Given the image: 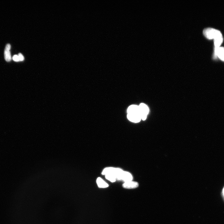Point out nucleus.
I'll use <instances>...</instances> for the list:
<instances>
[{
  "label": "nucleus",
  "instance_id": "obj_1",
  "mask_svg": "<svg viewBox=\"0 0 224 224\" xmlns=\"http://www.w3.org/2000/svg\"><path fill=\"white\" fill-rule=\"evenodd\" d=\"M127 117L130 121L134 123H138L141 120L139 106L136 105H130L128 108Z\"/></svg>",
  "mask_w": 224,
  "mask_h": 224
},
{
  "label": "nucleus",
  "instance_id": "obj_2",
  "mask_svg": "<svg viewBox=\"0 0 224 224\" xmlns=\"http://www.w3.org/2000/svg\"><path fill=\"white\" fill-rule=\"evenodd\" d=\"M203 34L209 40L214 39L222 36L220 31L211 28H205L203 31Z\"/></svg>",
  "mask_w": 224,
  "mask_h": 224
},
{
  "label": "nucleus",
  "instance_id": "obj_3",
  "mask_svg": "<svg viewBox=\"0 0 224 224\" xmlns=\"http://www.w3.org/2000/svg\"><path fill=\"white\" fill-rule=\"evenodd\" d=\"M123 171L119 168L113 167H108L104 169L103 171L102 174L105 175L107 174H111L114 175L116 177V180H120V176Z\"/></svg>",
  "mask_w": 224,
  "mask_h": 224
},
{
  "label": "nucleus",
  "instance_id": "obj_4",
  "mask_svg": "<svg viewBox=\"0 0 224 224\" xmlns=\"http://www.w3.org/2000/svg\"><path fill=\"white\" fill-rule=\"evenodd\" d=\"M138 106H139L141 119L145 121L146 119L148 114L149 112V108L147 105L143 103H141Z\"/></svg>",
  "mask_w": 224,
  "mask_h": 224
},
{
  "label": "nucleus",
  "instance_id": "obj_5",
  "mask_svg": "<svg viewBox=\"0 0 224 224\" xmlns=\"http://www.w3.org/2000/svg\"><path fill=\"white\" fill-rule=\"evenodd\" d=\"M213 55L214 59H216L217 57L224 62V47H214Z\"/></svg>",
  "mask_w": 224,
  "mask_h": 224
},
{
  "label": "nucleus",
  "instance_id": "obj_6",
  "mask_svg": "<svg viewBox=\"0 0 224 224\" xmlns=\"http://www.w3.org/2000/svg\"><path fill=\"white\" fill-rule=\"evenodd\" d=\"M133 177L132 174L129 172L124 171L122 173L120 177V180H123L125 182L132 181Z\"/></svg>",
  "mask_w": 224,
  "mask_h": 224
},
{
  "label": "nucleus",
  "instance_id": "obj_7",
  "mask_svg": "<svg viewBox=\"0 0 224 224\" xmlns=\"http://www.w3.org/2000/svg\"><path fill=\"white\" fill-rule=\"evenodd\" d=\"M138 183L136 182L130 181L125 182L123 185V188L127 189L137 188L138 186Z\"/></svg>",
  "mask_w": 224,
  "mask_h": 224
},
{
  "label": "nucleus",
  "instance_id": "obj_8",
  "mask_svg": "<svg viewBox=\"0 0 224 224\" xmlns=\"http://www.w3.org/2000/svg\"><path fill=\"white\" fill-rule=\"evenodd\" d=\"M11 48V45L9 44H7L6 46L5 52H4L5 58L7 62H10L12 60L11 53L10 51Z\"/></svg>",
  "mask_w": 224,
  "mask_h": 224
},
{
  "label": "nucleus",
  "instance_id": "obj_9",
  "mask_svg": "<svg viewBox=\"0 0 224 224\" xmlns=\"http://www.w3.org/2000/svg\"><path fill=\"white\" fill-rule=\"evenodd\" d=\"M97 183L98 186L100 188H105L108 187L107 183L105 182L100 177H98L97 179Z\"/></svg>",
  "mask_w": 224,
  "mask_h": 224
},
{
  "label": "nucleus",
  "instance_id": "obj_10",
  "mask_svg": "<svg viewBox=\"0 0 224 224\" xmlns=\"http://www.w3.org/2000/svg\"><path fill=\"white\" fill-rule=\"evenodd\" d=\"M223 38L222 36H220L214 39L215 47H219L221 46L223 41Z\"/></svg>",
  "mask_w": 224,
  "mask_h": 224
},
{
  "label": "nucleus",
  "instance_id": "obj_11",
  "mask_svg": "<svg viewBox=\"0 0 224 224\" xmlns=\"http://www.w3.org/2000/svg\"><path fill=\"white\" fill-rule=\"evenodd\" d=\"M105 177L107 180L111 182H115L116 180V177L114 175L111 174L105 175Z\"/></svg>",
  "mask_w": 224,
  "mask_h": 224
},
{
  "label": "nucleus",
  "instance_id": "obj_12",
  "mask_svg": "<svg viewBox=\"0 0 224 224\" xmlns=\"http://www.w3.org/2000/svg\"><path fill=\"white\" fill-rule=\"evenodd\" d=\"M13 60L16 62H19V59L18 55H15L13 57Z\"/></svg>",
  "mask_w": 224,
  "mask_h": 224
},
{
  "label": "nucleus",
  "instance_id": "obj_13",
  "mask_svg": "<svg viewBox=\"0 0 224 224\" xmlns=\"http://www.w3.org/2000/svg\"><path fill=\"white\" fill-rule=\"evenodd\" d=\"M18 56L20 61H23L24 60V57L21 53H19Z\"/></svg>",
  "mask_w": 224,
  "mask_h": 224
},
{
  "label": "nucleus",
  "instance_id": "obj_14",
  "mask_svg": "<svg viewBox=\"0 0 224 224\" xmlns=\"http://www.w3.org/2000/svg\"><path fill=\"white\" fill-rule=\"evenodd\" d=\"M223 195L224 197V188H223Z\"/></svg>",
  "mask_w": 224,
  "mask_h": 224
}]
</instances>
